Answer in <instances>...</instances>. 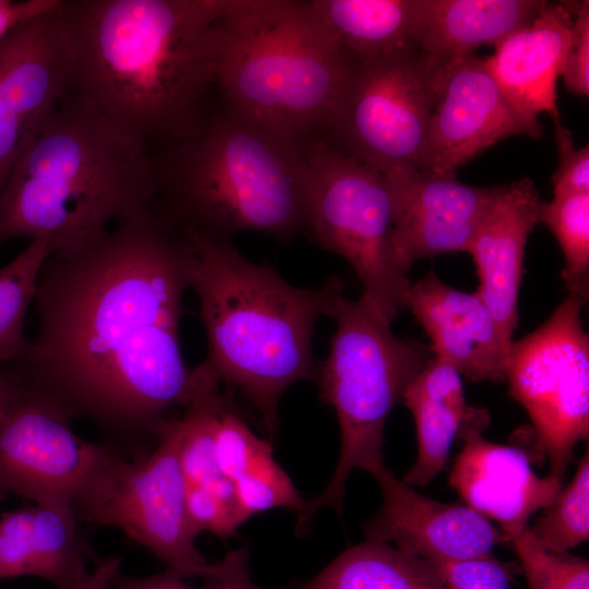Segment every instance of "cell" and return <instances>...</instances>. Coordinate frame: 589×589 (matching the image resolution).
<instances>
[{
    "mask_svg": "<svg viewBox=\"0 0 589 589\" xmlns=\"http://www.w3.org/2000/svg\"><path fill=\"white\" fill-rule=\"evenodd\" d=\"M191 262L190 240L160 208L50 255L37 283L35 335L11 364L72 419L158 440L195 390L180 344Z\"/></svg>",
    "mask_w": 589,
    "mask_h": 589,
    "instance_id": "6da1fadb",
    "label": "cell"
},
{
    "mask_svg": "<svg viewBox=\"0 0 589 589\" xmlns=\"http://www.w3.org/2000/svg\"><path fill=\"white\" fill-rule=\"evenodd\" d=\"M231 0H60L70 89L149 153L180 136L216 87Z\"/></svg>",
    "mask_w": 589,
    "mask_h": 589,
    "instance_id": "7a4b0ae2",
    "label": "cell"
},
{
    "mask_svg": "<svg viewBox=\"0 0 589 589\" xmlns=\"http://www.w3.org/2000/svg\"><path fill=\"white\" fill-rule=\"evenodd\" d=\"M225 100V99H224ZM161 212L183 231L231 241L309 235L312 178L303 141L225 100L151 152Z\"/></svg>",
    "mask_w": 589,
    "mask_h": 589,
    "instance_id": "3957f363",
    "label": "cell"
},
{
    "mask_svg": "<svg viewBox=\"0 0 589 589\" xmlns=\"http://www.w3.org/2000/svg\"><path fill=\"white\" fill-rule=\"evenodd\" d=\"M158 208L149 151L69 89L0 195V245L45 238L65 255Z\"/></svg>",
    "mask_w": 589,
    "mask_h": 589,
    "instance_id": "277c9868",
    "label": "cell"
},
{
    "mask_svg": "<svg viewBox=\"0 0 589 589\" xmlns=\"http://www.w3.org/2000/svg\"><path fill=\"white\" fill-rule=\"evenodd\" d=\"M183 232L192 245L190 288L206 334L200 364L238 389L274 436L283 394L314 380V326L329 316L344 283L333 275L316 288L296 287L275 268L249 261L231 241Z\"/></svg>",
    "mask_w": 589,
    "mask_h": 589,
    "instance_id": "5b68a950",
    "label": "cell"
},
{
    "mask_svg": "<svg viewBox=\"0 0 589 589\" xmlns=\"http://www.w3.org/2000/svg\"><path fill=\"white\" fill-rule=\"evenodd\" d=\"M353 63L308 1L231 0L218 23L224 99L301 141L327 132Z\"/></svg>",
    "mask_w": 589,
    "mask_h": 589,
    "instance_id": "8992f818",
    "label": "cell"
},
{
    "mask_svg": "<svg viewBox=\"0 0 589 589\" xmlns=\"http://www.w3.org/2000/svg\"><path fill=\"white\" fill-rule=\"evenodd\" d=\"M329 316L336 329L326 358L317 363L314 380L320 398L337 414L340 449L334 473L324 491L305 500L297 533L308 528L320 509L344 512L347 481L356 469L370 473L384 462L386 420L409 384L433 358L425 345L394 335L390 324L360 297L340 293Z\"/></svg>",
    "mask_w": 589,
    "mask_h": 589,
    "instance_id": "52a82bcc",
    "label": "cell"
},
{
    "mask_svg": "<svg viewBox=\"0 0 589 589\" xmlns=\"http://www.w3.org/2000/svg\"><path fill=\"white\" fill-rule=\"evenodd\" d=\"M303 147L312 178L308 236L350 264L362 283L361 297L392 324L411 281L393 261L390 183L322 135L304 140Z\"/></svg>",
    "mask_w": 589,
    "mask_h": 589,
    "instance_id": "ba28073f",
    "label": "cell"
},
{
    "mask_svg": "<svg viewBox=\"0 0 589 589\" xmlns=\"http://www.w3.org/2000/svg\"><path fill=\"white\" fill-rule=\"evenodd\" d=\"M0 402V497H26L36 505L70 506L77 513L105 479L119 454L86 441L72 418L17 368Z\"/></svg>",
    "mask_w": 589,
    "mask_h": 589,
    "instance_id": "9c48e42d",
    "label": "cell"
},
{
    "mask_svg": "<svg viewBox=\"0 0 589 589\" xmlns=\"http://www.w3.org/2000/svg\"><path fill=\"white\" fill-rule=\"evenodd\" d=\"M431 73L417 49L354 57L340 104L322 136L389 181L428 171Z\"/></svg>",
    "mask_w": 589,
    "mask_h": 589,
    "instance_id": "30bf717a",
    "label": "cell"
},
{
    "mask_svg": "<svg viewBox=\"0 0 589 589\" xmlns=\"http://www.w3.org/2000/svg\"><path fill=\"white\" fill-rule=\"evenodd\" d=\"M587 301L568 293L533 332L513 340L505 364L509 395L529 416L532 435L552 477L563 482L575 446L589 435Z\"/></svg>",
    "mask_w": 589,
    "mask_h": 589,
    "instance_id": "8fae6325",
    "label": "cell"
},
{
    "mask_svg": "<svg viewBox=\"0 0 589 589\" xmlns=\"http://www.w3.org/2000/svg\"><path fill=\"white\" fill-rule=\"evenodd\" d=\"M157 441L142 460L130 462L120 456L77 518L118 528L167 569L197 576L208 562L196 548L187 519L178 418L166 423Z\"/></svg>",
    "mask_w": 589,
    "mask_h": 589,
    "instance_id": "7c38bea8",
    "label": "cell"
},
{
    "mask_svg": "<svg viewBox=\"0 0 589 589\" xmlns=\"http://www.w3.org/2000/svg\"><path fill=\"white\" fill-rule=\"evenodd\" d=\"M60 0L0 39V195L19 159L70 89Z\"/></svg>",
    "mask_w": 589,
    "mask_h": 589,
    "instance_id": "4fadbf2b",
    "label": "cell"
},
{
    "mask_svg": "<svg viewBox=\"0 0 589 589\" xmlns=\"http://www.w3.org/2000/svg\"><path fill=\"white\" fill-rule=\"evenodd\" d=\"M429 170H456L500 141L514 135L542 136L543 127L506 99L483 59L453 58L431 73Z\"/></svg>",
    "mask_w": 589,
    "mask_h": 589,
    "instance_id": "5bb4252c",
    "label": "cell"
},
{
    "mask_svg": "<svg viewBox=\"0 0 589 589\" xmlns=\"http://www.w3.org/2000/svg\"><path fill=\"white\" fill-rule=\"evenodd\" d=\"M489 424V411L470 406L457 435L464 444L448 483L466 506L497 522L510 541L533 514L554 502L563 482L539 477L524 449L484 438Z\"/></svg>",
    "mask_w": 589,
    "mask_h": 589,
    "instance_id": "9a60e30c",
    "label": "cell"
},
{
    "mask_svg": "<svg viewBox=\"0 0 589 589\" xmlns=\"http://www.w3.org/2000/svg\"><path fill=\"white\" fill-rule=\"evenodd\" d=\"M371 474L382 493L381 507L362 522L368 540L394 543L399 551L430 562L493 554L509 538L465 504L423 495L385 464Z\"/></svg>",
    "mask_w": 589,
    "mask_h": 589,
    "instance_id": "2e32d148",
    "label": "cell"
},
{
    "mask_svg": "<svg viewBox=\"0 0 589 589\" xmlns=\"http://www.w3.org/2000/svg\"><path fill=\"white\" fill-rule=\"evenodd\" d=\"M389 183L395 203L393 261L406 276L419 260L467 252L479 221L504 188L469 185L456 175L425 170Z\"/></svg>",
    "mask_w": 589,
    "mask_h": 589,
    "instance_id": "e0dca14e",
    "label": "cell"
},
{
    "mask_svg": "<svg viewBox=\"0 0 589 589\" xmlns=\"http://www.w3.org/2000/svg\"><path fill=\"white\" fill-rule=\"evenodd\" d=\"M405 308L430 337L433 357L473 382L505 381L510 346L477 291L457 290L430 271L410 283Z\"/></svg>",
    "mask_w": 589,
    "mask_h": 589,
    "instance_id": "ac0fdd59",
    "label": "cell"
},
{
    "mask_svg": "<svg viewBox=\"0 0 589 589\" xmlns=\"http://www.w3.org/2000/svg\"><path fill=\"white\" fill-rule=\"evenodd\" d=\"M541 197L528 178L504 184L479 221L467 252L477 267V292L510 346L518 324V294L528 236L539 224Z\"/></svg>",
    "mask_w": 589,
    "mask_h": 589,
    "instance_id": "d6986e66",
    "label": "cell"
},
{
    "mask_svg": "<svg viewBox=\"0 0 589 589\" xmlns=\"http://www.w3.org/2000/svg\"><path fill=\"white\" fill-rule=\"evenodd\" d=\"M577 1L548 2L540 14L503 38L483 59L510 105L525 117L550 115L560 123L556 82L570 39Z\"/></svg>",
    "mask_w": 589,
    "mask_h": 589,
    "instance_id": "ffe728a7",
    "label": "cell"
},
{
    "mask_svg": "<svg viewBox=\"0 0 589 589\" xmlns=\"http://www.w3.org/2000/svg\"><path fill=\"white\" fill-rule=\"evenodd\" d=\"M544 0H422L417 50L433 72L446 61L495 46L540 14Z\"/></svg>",
    "mask_w": 589,
    "mask_h": 589,
    "instance_id": "44dd1931",
    "label": "cell"
},
{
    "mask_svg": "<svg viewBox=\"0 0 589 589\" xmlns=\"http://www.w3.org/2000/svg\"><path fill=\"white\" fill-rule=\"evenodd\" d=\"M411 411L417 433V459L402 480L424 486L444 468L470 406L461 375L433 357L407 387L402 400Z\"/></svg>",
    "mask_w": 589,
    "mask_h": 589,
    "instance_id": "7402d4cb",
    "label": "cell"
},
{
    "mask_svg": "<svg viewBox=\"0 0 589 589\" xmlns=\"http://www.w3.org/2000/svg\"><path fill=\"white\" fill-rule=\"evenodd\" d=\"M317 20L356 58L417 49L422 0H312Z\"/></svg>",
    "mask_w": 589,
    "mask_h": 589,
    "instance_id": "603a6c76",
    "label": "cell"
},
{
    "mask_svg": "<svg viewBox=\"0 0 589 589\" xmlns=\"http://www.w3.org/2000/svg\"><path fill=\"white\" fill-rule=\"evenodd\" d=\"M292 589H444L437 566L389 543L365 540Z\"/></svg>",
    "mask_w": 589,
    "mask_h": 589,
    "instance_id": "cb8c5ba5",
    "label": "cell"
},
{
    "mask_svg": "<svg viewBox=\"0 0 589 589\" xmlns=\"http://www.w3.org/2000/svg\"><path fill=\"white\" fill-rule=\"evenodd\" d=\"M77 521L70 506L32 507V576L48 580L56 589H79L88 570L77 540Z\"/></svg>",
    "mask_w": 589,
    "mask_h": 589,
    "instance_id": "d4e9b609",
    "label": "cell"
},
{
    "mask_svg": "<svg viewBox=\"0 0 589 589\" xmlns=\"http://www.w3.org/2000/svg\"><path fill=\"white\" fill-rule=\"evenodd\" d=\"M50 255L49 241L36 238L0 267V366L21 360L28 348L29 340L24 334L25 316L35 300L43 266Z\"/></svg>",
    "mask_w": 589,
    "mask_h": 589,
    "instance_id": "484cf974",
    "label": "cell"
},
{
    "mask_svg": "<svg viewBox=\"0 0 589 589\" xmlns=\"http://www.w3.org/2000/svg\"><path fill=\"white\" fill-rule=\"evenodd\" d=\"M539 223L557 240L564 255L562 278L568 293L589 296V193L553 196L541 202Z\"/></svg>",
    "mask_w": 589,
    "mask_h": 589,
    "instance_id": "4316f807",
    "label": "cell"
},
{
    "mask_svg": "<svg viewBox=\"0 0 589 589\" xmlns=\"http://www.w3.org/2000/svg\"><path fill=\"white\" fill-rule=\"evenodd\" d=\"M529 530L542 546L553 552H568L589 539L588 447L569 483Z\"/></svg>",
    "mask_w": 589,
    "mask_h": 589,
    "instance_id": "83f0119b",
    "label": "cell"
},
{
    "mask_svg": "<svg viewBox=\"0 0 589 589\" xmlns=\"http://www.w3.org/2000/svg\"><path fill=\"white\" fill-rule=\"evenodd\" d=\"M529 589H589V562L568 552L542 546L529 526L509 541Z\"/></svg>",
    "mask_w": 589,
    "mask_h": 589,
    "instance_id": "f1b7e54d",
    "label": "cell"
},
{
    "mask_svg": "<svg viewBox=\"0 0 589 589\" xmlns=\"http://www.w3.org/2000/svg\"><path fill=\"white\" fill-rule=\"evenodd\" d=\"M239 510L247 521L250 517L273 508L300 513L304 506L290 477L274 459L273 450L255 460L233 482Z\"/></svg>",
    "mask_w": 589,
    "mask_h": 589,
    "instance_id": "f546056e",
    "label": "cell"
},
{
    "mask_svg": "<svg viewBox=\"0 0 589 589\" xmlns=\"http://www.w3.org/2000/svg\"><path fill=\"white\" fill-rule=\"evenodd\" d=\"M200 576L205 577V585L194 588L185 582L187 576L171 569L161 574L135 577L121 572L113 579L111 589H292L264 588L251 577L249 552L240 548L228 552L221 560L207 563Z\"/></svg>",
    "mask_w": 589,
    "mask_h": 589,
    "instance_id": "4dcf8cb0",
    "label": "cell"
},
{
    "mask_svg": "<svg viewBox=\"0 0 589 589\" xmlns=\"http://www.w3.org/2000/svg\"><path fill=\"white\" fill-rule=\"evenodd\" d=\"M272 450L271 443L251 430L229 399L215 433V457L220 472L233 482L255 460Z\"/></svg>",
    "mask_w": 589,
    "mask_h": 589,
    "instance_id": "1f68e13d",
    "label": "cell"
},
{
    "mask_svg": "<svg viewBox=\"0 0 589 589\" xmlns=\"http://www.w3.org/2000/svg\"><path fill=\"white\" fill-rule=\"evenodd\" d=\"M433 563L444 589H509L518 573L516 564L502 562L493 554Z\"/></svg>",
    "mask_w": 589,
    "mask_h": 589,
    "instance_id": "d6a6232c",
    "label": "cell"
},
{
    "mask_svg": "<svg viewBox=\"0 0 589 589\" xmlns=\"http://www.w3.org/2000/svg\"><path fill=\"white\" fill-rule=\"evenodd\" d=\"M184 506L190 529L195 537L202 532H212L225 539L245 522L238 508L202 486L187 485Z\"/></svg>",
    "mask_w": 589,
    "mask_h": 589,
    "instance_id": "836d02e7",
    "label": "cell"
},
{
    "mask_svg": "<svg viewBox=\"0 0 589 589\" xmlns=\"http://www.w3.org/2000/svg\"><path fill=\"white\" fill-rule=\"evenodd\" d=\"M32 507L2 513L0 580L32 576Z\"/></svg>",
    "mask_w": 589,
    "mask_h": 589,
    "instance_id": "e575fe53",
    "label": "cell"
},
{
    "mask_svg": "<svg viewBox=\"0 0 589 589\" xmlns=\"http://www.w3.org/2000/svg\"><path fill=\"white\" fill-rule=\"evenodd\" d=\"M554 137L558 153V167L552 176L554 196L589 193V146L575 147L569 129L555 124Z\"/></svg>",
    "mask_w": 589,
    "mask_h": 589,
    "instance_id": "d590c367",
    "label": "cell"
},
{
    "mask_svg": "<svg viewBox=\"0 0 589 589\" xmlns=\"http://www.w3.org/2000/svg\"><path fill=\"white\" fill-rule=\"evenodd\" d=\"M568 93L589 95V1H577L562 75Z\"/></svg>",
    "mask_w": 589,
    "mask_h": 589,
    "instance_id": "8d00e7d4",
    "label": "cell"
},
{
    "mask_svg": "<svg viewBox=\"0 0 589 589\" xmlns=\"http://www.w3.org/2000/svg\"><path fill=\"white\" fill-rule=\"evenodd\" d=\"M59 0H4L0 5V39L17 24L51 10Z\"/></svg>",
    "mask_w": 589,
    "mask_h": 589,
    "instance_id": "74e56055",
    "label": "cell"
},
{
    "mask_svg": "<svg viewBox=\"0 0 589 589\" xmlns=\"http://www.w3.org/2000/svg\"><path fill=\"white\" fill-rule=\"evenodd\" d=\"M122 558L110 555L100 560L92 572H88L79 589H111L113 579L120 573Z\"/></svg>",
    "mask_w": 589,
    "mask_h": 589,
    "instance_id": "f35d334b",
    "label": "cell"
},
{
    "mask_svg": "<svg viewBox=\"0 0 589 589\" xmlns=\"http://www.w3.org/2000/svg\"><path fill=\"white\" fill-rule=\"evenodd\" d=\"M8 380H9L8 369H7V366L1 365L0 366V402H1L2 397L4 395V392H5V388H7V385H8Z\"/></svg>",
    "mask_w": 589,
    "mask_h": 589,
    "instance_id": "ab89813d",
    "label": "cell"
},
{
    "mask_svg": "<svg viewBox=\"0 0 589 589\" xmlns=\"http://www.w3.org/2000/svg\"><path fill=\"white\" fill-rule=\"evenodd\" d=\"M4 2V0H0V5Z\"/></svg>",
    "mask_w": 589,
    "mask_h": 589,
    "instance_id": "60d3db41",
    "label": "cell"
}]
</instances>
